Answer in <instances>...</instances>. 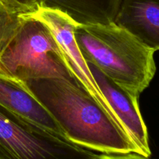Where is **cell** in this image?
Here are the masks:
<instances>
[{
	"label": "cell",
	"mask_w": 159,
	"mask_h": 159,
	"mask_svg": "<svg viewBox=\"0 0 159 159\" xmlns=\"http://www.w3.org/2000/svg\"><path fill=\"white\" fill-rule=\"evenodd\" d=\"M33 15L46 23L52 31L61 50L65 63L79 86L88 92L90 96L121 126L107 99L99 90L87 61L76 43L74 28L77 23L65 14L54 9L40 8Z\"/></svg>",
	"instance_id": "5"
},
{
	"label": "cell",
	"mask_w": 159,
	"mask_h": 159,
	"mask_svg": "<svg viewBox=\"0 0 159 159\" xmlns=\"http://www.w3.org/2000/svg\"><path fill=\"white\" fill-rule=\"evenodd\" d=\"M113 22L155 52L159 51V0H122Z\"/></svg>",
	"instance_id": "7"
},
{
	"label": "cell",
	"mask_w": 159,
	"mask_h": 159,
	"mask_svg": "<svg viewBox=\"0 0 159 159\" xmlns=\"http://www.w3.org/2000/svg\"><path fill=\"white\" fill-rule=\"evenodd\" d=\"M0 3L9 11L20 16L33 14L40 9L36 0H0Z\"/></svg>",
	"instance_id": "11"
},
{
	"label": "cell",
	"mask_w": 159,
	"mask_h": 159,
	"mask_svg": "<svg viewBox=\"0 0 159 159\" xmlns=\"http://www.w3.org/2000/svg\"><path fill=\"white\" fill-rule=\"evenodd\" d=\"M0 107L65 137L57 122L26 88L24 82L2 73H0Z\"/></svg>",
	"instance_id": "8"
},
{
	"label": "cell",
	"mask_w": 159,
	"mask_h": 159,
	"mask_svg": "<svg viewBox=\"0 0 159 159\" xmlns=\"http://www.w3.org/2000/svg\"><path fill=\"white\" fill-rule=\"evenodd\" d=\"M87 64L99 90L131 139L138 154L150 157L152 152L149 147L147 127L138 105L139 96L118 85L92 63L87 62Z\"/></svg>",
	"instance_id": "6"
},
{
	"label": "cell",
	"mask_w": 159,
	"mask_h": 159,
	"mask_svg": "<svg viewBox=\"0 0 159 159\" xmlns=\"http://www.w3.org/2000/svg\"><path fill=\"white\" fill-rule=\"evenodd\" d=\"M24 84L72 143L102 154H138L124 128L82 87L61 79Z\"/></svg>",
	"instance_id": "1"
},
{
	"label": "cell",
	"mask_w": 159,
	"mask_h": 159,
	"mask_svg": "<svg viewBox=\"0 0 159 159\" xmlns=\"http://www.w3.org/2000/svg\"><path fill=\"white\" fill-rule=\"evenodd\" d=\"M22 16L10 12L0 3V54L16 32Z\"/></svg>",
	"instance_id": "10"
},
{
	"label": "cell",
	"mask_w": 159,
	"mask_h": 159,
	"mask_svg": "<svg viewBox=\"0 0 159 159\" xmlns=\"http://www.w3.org/2000/svg\"><path fill=\"white\" fill-rule=\"evenodd\" d=\"M21 16L16 32L0 54V73L23 82L61 79L79 85L49 26L33 14Z\"/></svg>",
	"instance_id": "3"
},
{
	"label": "cell",
	"mask_w": 159,
	"mask_h": 159,
	"mask_svg": "<svg viewBox=\"0 0 159 159\" xmlns=\"http://www.w3.org/2000/svg\"><path fill=\"white\" fill-rule=\"evenodd\" d=\"M39 7L59 11L77 24L114 21L122 0H36Z\"/></svg>",
	"instance_id": "9"
},
{
	"label": "cell",
	"mask_w": 159,
	"mask_h": 159,
	"mask_svg": "<svg viewBox=\"0 0 159 159\" xmlns=\"http://www.w3.org/2000/svg\"><path fill=\"white\" fill-rule=\"evenodd\" d=\"M96 155L0 107V159H96Z\"/></svg>",
	"instance_id": "4"
},
{
	"label": "cell",
	"mask_w": 159,
	"mask_h": 159,
	"mask_svg": "<svg viewBox=\"0 0 159 159\" xmlns=\"http://www.w3.org/2000/svg\"><path fill=\"white\" fill-rule=\"evenodd\" d=\"M96 159H151L137 153L125 154H102L96 155Z\"/></svg>",
	"instance_id": "12"
},
{
	"label": "cell",
	"mask_w": 159,
	"mask_h": 159,
	"mask_svg": "<svg viewBox=\"0 0 159 159\" xmlns=\"http://www.w3.org/2000/svg\"><path fill=\"white\" fill-rule=\"evenodd\" d=\"M74 37L85 60L130 93L139 96L153 79L155 51L114 22L76 24Z\"/></svg>",
	"instance_id": "2"
}]
</instances>
